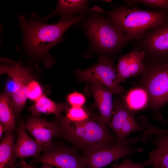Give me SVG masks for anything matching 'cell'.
Here are the masks:
<instances>
[{"instance_id":"6da1fadb","label":"cell","mask_w":168,"mask_h":168,"mask_svg":"<svg viewBox=\"0 0 168 168\" xmlns=\"http://www.w3.org/2000/svg\"><path fill=\"white\" fill-rule=\"evenodd\" d=\"M86 14L63 19L56 23L47 24L40 21L27 20L24 15L19 20L23 35L22 45L16 47L22 49L31 57L41 60L44 65L50 68L54 63L49 53V49L57 44L65 40L64 32L74 24H77L86 17Z\"/></svg>"},{"instance_id":"7a4b0ae2","label":"cell","mask_w":168,"mask_h":168,"mask_svg":"<svg viewBox=\"0 0 168 168\" xmlns=\"http://www.w3.org/2000/svg\"><path fill=\"white\" fill-rule=\"evenodd\" d=\"M95 12L84 21L77 24L88 38L90 49L107 57L120 52L129 40L124 32L109 19Z\"/></svg>"},{"instance_id":"3957f363","label":"cell","mask_w":168,"mask_h":168,"mask_svg":"<svg viewBox=\"0 0 168 168\" xmlns=\"http://www.w3.org/2000/svg\"><path fill=\"white\" fill-rule=\"evenodd\" d=\"M57 118L59 133L85 151L101 145L114 144V136L100 116H90L81 122L71 121L61 115Z\"/></svg>"},{"instance_id":"277c9868","label":"cell","mask_w":168,"mask_h":168,"mask_svg":"<svg viewBox=\"0 0 168 168\" xmlns=\"http://www.w3.org/2000/svg\"><path fill=\"white\" fill-rule=\"evenodd\" d=\"M104 13L124 32L129 41L140 37L168 19L167 12L163 10H144L125 4Z\"/></svg>"},{"instance_id":"5b68a950","label":"cell","mask_w":168,"mask_h":168,"mask_svg":"<svg viewBox=\"0 0 168 168\" xmlns=\"http://www.w3.org/2000/svg\"><path fill=\"white\" fill-rule=\"evenodd\" d=\"M0 60V74H7L14 83V88L11 99L16 118H17L28 98L30 83L35 79L32 68L23 66L21 59L18 62L5 58H1Z\"/></svg>"},{"instance_id":"8992f818","label":"cell","mask_w":168,"mask_h":168,"mask_svg":"<svg viewBox=\"0 0 168 168\" xmlns=\"http://www.w3.org/2000/svg\"><path fill=\"white\" fill-rule=\"evenodd\" d=\"M133 40V50L156 62L168 60V19Z\"/></svg>"},{"instance_id":"52a82bcc","label":"cell","mask_w":168,"mask_h":168,"mask_svg":"<svg viewBox=\"0 0 168 168\" xmlns=\"http://www.w3.org/2000/svg\"><path fill=\"white\" fill-rule=\"evenodd\" d=\"M75 74L79 81L99 84L112 94H122L126 91L118 82L113 61L105 56L100 55L96 64L84 70L78 69Z\"/></svg>"},{"instance_id":"ba28073f","label":"cell","mask_w":168,"mask_h":168,"mask_svg":"<svg viewBox=\"0 0 168 168\" xmlns=\"http://www.w3.org/2000/svg\"><path fill=\"white\" fill-rule=\"evenodd\" d=\"M142 151V148H131L126 140L101 145L86 151L85 157L87 168H102L126 155Z\"/></svg>"},{"instance_id":"9c48e42d","label":"cell","mask_w":168,"mask_h":168,"mask_svg":"<svg viewBox=\"0 0 168 168\" xmlns=\"http://www.w3.org/2000/svg\"><path fill=\"white\" fill-rule=\"evenodd\" d=\"M44 153L34 161L50 165L58 168H87L85 157L76 152L63 147L51 146L44 147Z\"/></svg>"},{"instance_id":"30bf717a","label":"cell","mask_w":168,"mask_h":168,"mask_svg":"<svg viewBox=\"0 0 168 168\" xmlns=\"http://www.w3.org/2000/svg\"><path fill=\"white\" fill-rule=\"evenodd\" d=\"M151 77L147 89L152 102L156 108L165 104L168 90V62L157 63L150 68Z\"/></svg>"},{"instance_id":"8fae6325","label":"cell","mask_w":168,"mask_h":168,"mask_svg":"<svg viewBox=\"0 0 168 168\" xmlns=\"http://www.w3.org/2000/svg\"><path fill=\"white\" fill-rule=\"evenodd\" d=\"M109 126L115 133L117 142L126 141L131 133L142 130L136 121L133 114L120 105H115Z\"/></svg>"},{"instance_id":"7c38bea8","label":"cell","mask_w":168,"mask_h":168,"mask_svg":"<svg viewBox=\"0 0 168 168\" xmlns=\"http://www.w3.org/2000/svg\"><path fill=\"white\" fill-rule=\"evenodd\" d=\"M24 126L44 147L52 145L53 138L59 133L58 125L56 123L32 116L24 122Z\"/></svg>"},{"instance_id":"4fadbf2b","label":"cell","mask_w":168,"mask_h":168,"mask_svg":"<svg viewBox=\"0 0 168 168\" xmlns=\"http://www.w3.org/2000/svg\"><path fill=\"white\" fill-rule=\"evenodd\" d=\"M84 91L88 96H93L100 118L109 126L114 112L112 93L102 85L90 82L85 86Z\"/></svg>"},{"instance_id":"5bb4252c","label":"cell","mask_w":168,"mask_h":168,"mask_svg":"<svg viewBox=\"0 0 168 168\" xmlns=\"http://www.w3.org/2000/svg\"><path fill=\"white\" fill-rule=\"evenodd\" d=\"M145 57L144 52L134 50L122 56L115 67L118 83L123 82L128 78L143 72L145 69L143 63Z\"/></svg>"},{"instance_id":"9a60e30c","label":"cell","mask_w":168,"mask_h":168,"mask_svg":"<svg viewBox=\"0 0 168 168\" xmlns=\"http://www.w3.org/2000/svg\"><path fill=\"white\" fill-rule=\"evenodd\" d=\"M24 121L21 120L16 128L17 138L14 146V152L16 157L21 159L40 156L44 147L29 135L24 126Z\"/></svg>"},{"instance_id":"2e32d148","label":"cell","mask_w":168,"mask_h":168,"mask_svg":"<svg viewBox=\"0 0 168 168\" xmlns=\"http://www.w3.org/2000/svg\"><path fill=\"white\" fill-rule=\"evenodd\" d=\"M150 133L156 134V148L150 153L149 158L142 163L144 166H152L156 168H168V132L160 131L152 127Z\"/></svg>"},{"instance_id":"e0dca14e","label":"cell","mask_w":168,"mask_h":168,"mask_svg":"<svg viewBox=\"0 0 168 168\" xmlns=\"http://www.w3.org/2000/svg\"><path fill=\"white\" fill-rule=\"evenodd\" d=\"M87 0H59L56 8L49 14L40 17L34 13L32 16L35 18H39L40 20H48L52 16L57 15L62 16L61 18L66 19L74 17L76 14H85L92 11L87 6Z\"/></svg>"},{"instance_id":"ac0fdd59","label":"cell","mask_w":168,"mask_h":168,"mask_svg":"<svg viewBox=\"0 0 168 168\" xmlns=\"http://www.w3.org/2000/svg\"><path fill=\"white\" fill-rule=\"evenodd\" d=\"M69 105L66 103H58L43 95L28 108L32 116L39 117L42 113L47 115L54 114L58 118L61 114L67 111Z\"/></svg>"},{"instance_id":"d6986e66","label":"cell","mask_w":168,"mask_h":168,"mask_svg":"<svg viewBox=\"0 0 168 168\" xmlns=\"http://www.w3.org/2000/svg\"><path fill=\"white\" fill-rule=\"evenodd\" d=\"M14 132L6 131L0 144V168H14L17 166L14 152Z\"/></svg>"},{"instance_id":"ffe728a7","label":"cell","mask_w":168,"mask_h":168,"mask_svg":"<svg viewBox=\"0 0 168 168\" xmlns=\"http://www.w3.org/2000/svg\"><path fill=\"white\" fill-rule=\"evenodd\" d=\"M15 118L11 96L4 91L0 96V121L5 131L16 129Z\"/></svg>"},{"instance_id":"44dd1931","label":"cell","mask_w":168,"mask_h":168,"mask_svg":"<svg viewBox=\"0 0 168 168\" xmlns=\"http://www.w3.org/2000/svg\"><path fill=\"white\" fill-rule=\"evenodd\" d=\"M148 93L144 89L137 88L131 90L125 97V100L128 108L138 110L144 108L148 101Z\"/></svg>"},{"instance_id":"7402d4cb","label":"cell","mask_w":168,"mask_h":168,"mask_svg":"<svg viewBox=\"0 0 168 168\" xmlns=\"http://www.w3.org/2000/svg\"><path fill=\"white\" fill-rule=\"evenodd\" d=\"M66 117L69 120L81 122L88 119L90 116L82 107L72 106L67 111Z\"/></svg>"},{"instance_id":"603a6c76","label":"cell","mask_w":168,"mask_h":168,"mask_svg":"<svg viewBox=\"0 0 168 168\" xmlns=\"http://www.w3.org/2000/svg\"><path fill=\"white\" fill-rule=\"evenodd\" d=\"M135 3L143 4L152 7H159L167 12L168 11V0H127L125 4L130 5Z\"/></svg>"},{"instance_id":"cb8c5ba5","label":"cell","mask_w":168,"mask_h":168,"mask_svg":"<svg viewBox=\"0 0 168 168\" xmlns=\"http://www.w3.org/2000/svg\"><path fill=\"white\" fill-rule=\"evenodd\" d=\"M28 91V98L34 102L44 95L41 86L35 79L30 82L29 86Z\"/></svg>"},{"instance_id":"d4e9b609","label":"cell","mask_w":168,"mask_h":168,"mask_svg":"<svg viewBox=\"0 0 168 168\" xmlns=\"http://www.w3.org/2000/svg\"><path fill=\"white\" fill-rule=\"evenodd\" d=\"M67 100L72 106L82 107L86 101L84 96L76 92L69 94L67 97Z\"/></svg>"},{"instance_id":"484cf974","label":"cell","mask_w":168,"mask_h":168,"mask_svg":"<svg viewBox=\"0 0 168 168\" xmlns=\"http://www.w3.org/2000/svg\"><path fill=\"white\" fill-rule=\"evenodd\" d=\"M113 168H145L141 163L134 162L129 159L125 160L121 164L114 166Z\"/></svg>"},{"instance_id":"4316f807","label":"cell","mask_w":168,"mask_h":168,"mask_svg":"<svg viewBox=\"0 0 168 168\" xmlns=\"http://www.w3.org/2000/svg\"><path fill=\"white\" fill-rule=\"evenodd\" d=\"M17 166L19 168H37L33 167L27 164L25 161L20 160L17 164ZM39 168H54L53 166L50 165L44 164L42 166Z\"/></svg>"},{"instance_id":"83f0119b","label":"cell","mask_w":168,"mask_h":168,"mask_svg":"<svg viewBox=\"0 0 168 168\" xmlns=\"http://www.w3.org/2000/svg\"><path fill=\"white\" fill-rule=\"evenodd\" d=\"M14 88V83L12 79L8 80L7 82L4 91L10 95L11 97L13 92Z\"/></svg>"},{"instance_id":"f1b7e54d","label":"cell","mask_w":168,"mask_h":168,"mask_svg":"<svg viewBox=\"0 0 168 168\" xmlns=\"http://www.w3.org/2000/svg\"><path fill=\"white\" fill-rule=\"evenodd\" d=\"M5 131L4 128L1 124L0 123V138L2 139L3 138V132Z\"/></svg>"},{"instance_id":"f546056e","label":"cell","mask_w":168,"mask_h":168,"mask_svg":"<svg viewBox=\"0 0 168 168\" xmlns=\"http://www.w3.org/2000/svg\"><path fill=\"white\" fill-rule=\"evenodd\" d=\"M168 102V92H167L166 99L165 101V103H166Z\"/></svg>"},{"instance_id":"4dcf8cb0","label":"cell","mask_w":168,"mask_h":168,"mask_svg":"<svg viewBox=\"0 0 168 168\" xmlns=\"http://www.w3.org/2000/svg\"><path fill=\"white\" fill-rule=\"evenodd\" d=\"M104 1H105L106 2H110L112 4V1L111 0H105Z\"/></svg>"},{"instance_id":"1f68e13d","label":"cell","mask_w":168,"mask_h":168,"mask_svg":"<svg viewBox=\"0 0 168 168\" xmlns=\"http://www.w3.org/2000/svg\"><path fill=\"white\" fill-rule=\"evenodd\" d=\"M152 168H155V167L153 166V167H152Z\"/></svg>"}]
</instances>
